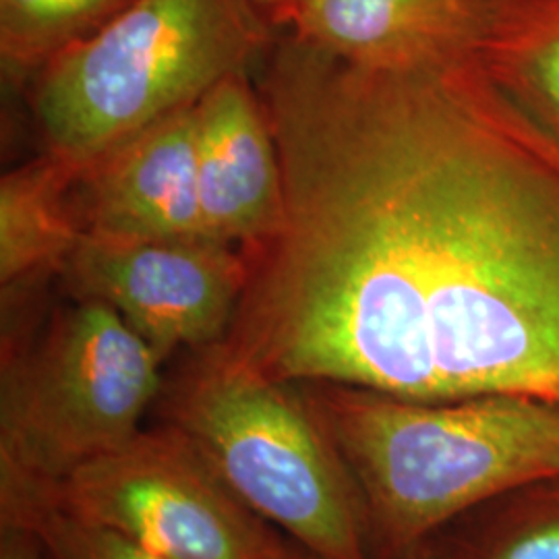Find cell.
I'll use <instances>...</instances> for the list:
<instances>
[{"label": "cell", "instance_id": "cell-1", "mask_svg": "<svg viewBox=\"0 0 559 559\" xmlns=\"http://www.w3.org/2000/svg\"><path fill=\"white\" fill-rule=\"evenodd\" d=\"M278 228L222 348L284 383L559 400V140L475 52L355 62L280 34L258 85Z\"/></svg>", "mask_w": 559, "mask_h": 559}, {"label": "cell", "instance_id": "cell-2", "mask_svg": "<svg viewBox=\"0 0 559 559\" xmlns=\"http://www.w3.org/2000/svg\"><path fill=\"white\" fill-rule=\"evenodd\" d=\"M359 487L373 559H406L487 501L559 479V400L450 402L295 383Z\"/></svg>", "mask_w": 559, "mask_h": 559}, {"label": "cell", "instance_id": "cell-3", "mask_svg": "<svg viewBox=\"0 0 559 559\" xmlns=\"http://www.w3.org/2000/svg\"><path fill=\"white\" fill-rule=\"evenodd\" d=\"M278 34L253 0H135L29 81L44 150L83 170L249 73Z\"/></svg>", "mask_w": 559, "mask_h": 559}, {"label": "cell", "instance_id": "cell-4", "mask_svg": "<svg viewBox=\"0 0 559 559\" xmlns=\"http://www.w3.org/2000/svg\"><path fill=\"white\" fill-rule=\"evenodd\" d=\"M251 510L316 559H373L359 487L295 383L187 353L154 404Z\"/></svg>", "mask_w": 559, "mask_h": 559}, {"label": "cell", "instance_id": "cell-5", "mask_svg": "<svg viewBox=\"0 0 559 559\" xmlns=\"http://www.w3.org/2000/svg\"><path fill=\"white\" fill-rule=\"evenodd\" d=\"M162 360L100 300L71 299L38 328H4L0 500L52 498L133 440L160 396Z\"/></svg>", "mask_w": 559, "mask_h": 559}, {"label": "cell", "instance_id": "cell-6", "mask_svg": "<svg viewBox=\"0 0 559 559\" xmlns=\"http://www.w3.org/2000/svg\"><path fill=\"white\" fill-rule=\"evenodd\" d=\"M162 559H302L179 429L158 423L92 460L52 496Z\"/></svg>", "mask_w": 559, "mask_h": 559}, {"label": "cell", "instance_id": "cell-7", "mask_svg": "<svg viewBox=\"0 0 559 559\" xmlns=\"http://www.w3.org/2000/svg\"><path fill=\"white\" fill-rule=\"evenodd\" d=\"M71 299L112 307L162 362L218 344L247 280L239 247L212 239H112L83 233L59 274Z\"/></svg>", "mask_w": 559, "mask_h": 559}, {"label": "cell", "instance_id": "cell-8", "mask_svg": "<svg viewBox=\"0 0 559 559\" xmlns=\"http://www.w3.org/2000/svg\"><path fill=\"white\" fill-rule=\"evenodd\" d=\"M195 104L166 115L81 170L83 228L112 239H210L198 180Z\"/></svg>", "mask_w": 559, "mask_h": 559}, {"label": "cell", "instance_id": "cell-9", "mask_svg": "<svg viewBox=\"0 0 559 559\" xmlns=\"http://www.w3.org/2000/svg\"><path fill=\"white\" fill-rule=\"evenodd\" d=\"M201 218L212 240L239 249L282 221L278 145L249 73L216 83L195 104Z\"/></svg>", "mask_w": 559, "mask_h": 559}, {"label": "cell", "instance_id": "cell-10", "mask_svg": "<svg viewBox=\"0 0 559 559\" xmlns=\"http://www.w3.org/2000/svg\"><path fill=\"white\" fill-rule=\"evenodd\" d=\"M480 0H305L290 29L340 59L394 62L475 52Z\"/></svg>", "mask_w": 559, "mask_h": 559}, {"label": "cell", "instance_id": "cell-11", "mask_svg": "<svg viewBox=\"0 0 559 559\" xmlns=\"http://www.w3.org/2000/svg\"><path fill=\"white\" fill-rule=\"evenodd\" d=\"M81 170L50 152L0 180V284L2 297L20 295L48 274H60L85 228Z\"/></svg>", "mask_w": 559, "mask_h": 559}, {"label": "cell", "instance_id": "cell-12", "mask_svg": "<svg viewBox=\"0 0 559 559\" xmlns=\"http://www.w3.org/2000/svg\"><path fill=\"white\" fill-rule=\"evenodd\" d=\"M475 55L489 78L559 140V0H480Z\"/></svg>", "mask_w": 559, "mask_h": 559}, {"label": "cell", "instance_id": "cell-13", "mask_svg": "<svg viewBox=\"0 0 559 559\" xmlns=\"http://www.w3.org/2000/svg\"><path fill=\"white\" fill-rule=\"evenodd\" d=\"M135 0H0V62L11 81H32L69 48L98 34Z\"/></svg>", "mask_w": 559, "mask_h": 559}, {"label": "cell", "instance_id": "cell-14", "mask_svg": "<svg viewBox=\"0 0 559 559\" xmlns=\"http://www.w3.org/2000/svg\"><path fill=\"white\" fill-rule=\"evenodd\" d=\"M0 520L27 526L38 537L44 559H162L52 498L0 500Z\"/></svg>", "mask_w": 559, "mask_h": 559}, {"label": "cell", "instance_id": "cell-15", "mask_svg": "<svg viewBox=\"0 0 559 559\" xmlns=\"http://www.w3.org/2000/svg\"><path fill=\"white\" fill-rule=\"evenodd\" d=\"M558 510V508H556ZM551 510L520 520L510 533L506 528L480 537H464L475 559H559V512Z\"/></svg>", "mask_w": 559, "mask_h": 559}, {"label": "cell", "instance_id": "cell-16", "mask_svg": "<svg viewBox=\"0 0 559 559\" xmlns=\"http://www.w3.org/2000/svg\"><path fill=\"white\" fill-rule=\"evenodd\" d=\"M0 559H44L38 537L23 524L0 520Z\"/></svg>", "mask_w": 559, "mask_h": 559}, {"label": "cell", "instance_id": "cell-17", "mask_svg": "<svg viewBox=\"0 0 559 559\" xmlns=\"http://www.w3.org/2000/svg\"><path fill=\"white\" fill-rule=\"evenodd\" d=\"M406 559H475V556L464 537L440 540L433 535Z\"/></svg>", "mask_w": 559, "mask_h": 559}, {"label": "cell", "instance_id": "cell-18", "mask_svg": "<svg viewBox=\"0 0 559 559\" xmlns=\"http://www.w3.org/2000/svg\"><path fill=\"white\" fill-rule=\"evenodd\" d=\"M302 2L305 0H253L261 17L267 21L276 32L290 29Z\"/></svg>", "mask_w": 559, "mask_h": 559}, {"label": "cell", "instance_id": "cell-19", "mask_svg": "<svg viewBox=\"0 0 559 559\" xmlns=\"http://www.w3.org/2000/svg\"><path fill=\"white\" fill-rule=\"evenodd\" d=\"M302 559H316V558H313V556H305V558H302Z\"/></svg>", "mask_w": 559, "mask_h": 559}]
</instances>
